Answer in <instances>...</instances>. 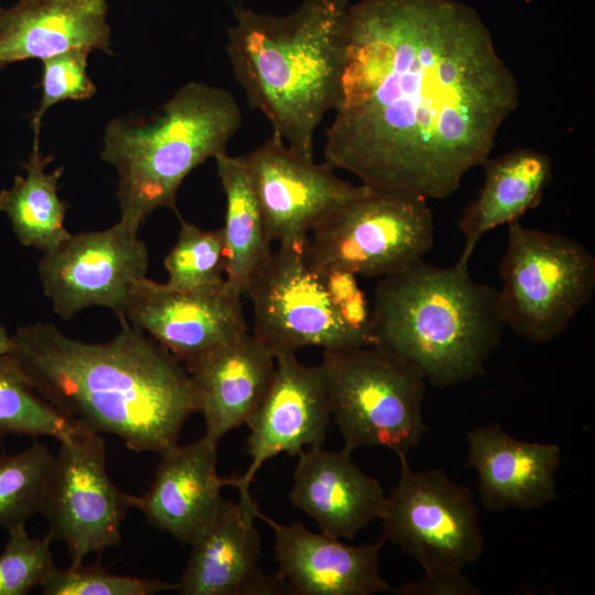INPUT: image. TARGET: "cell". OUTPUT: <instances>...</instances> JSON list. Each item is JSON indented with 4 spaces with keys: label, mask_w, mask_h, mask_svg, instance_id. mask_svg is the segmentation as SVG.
<instances>
[{
    "label": "cell",
    "mask_w": 595,
    "mask_h": 595,
    "mask_svg": "<svg viewBox=\"0 0 595 595\" xmlns=\"http://www.w3.org/2000/svg\"><path fill=\"white\" fill-rule=\"evenodd\" d=\"M520 101L478 14L454 0L349 6L324 158L377 191L445 199L490 156Z\"/></svg>",
    "instance_id": "1"
},
{
    "label": "cell",
    "mask_w": 595,
    "mask_h": 595,
    "mask_svg": "<svg viewBox=\"0 0 595 595\" xmlns=\"http://www.w3.org/2000/svg\"><path fill=\"white\" fill-rule=\"evenodd\" d=\"M105 343H86L50 323L20 327L8 354L31 386L77 425L119 437L134 452L178 443L197 412L188 371L141 329L121 321Z\"/></svg>",
    "instance_id": "2"
},
{
    "label": "cell",
    "mask_w": 595,
    "mask_h": 595,
    "mask_svg": "<svg viewBox=\"0 0 595 595\" xmlns=\"http://www.w3.org/2000/svg\"><path fill=\"white\" fill-rule=\"evenodd\" d=\"M347 0H304L288 15L236 11L226 51L251 107L273 136L313 158L324 116L334 110L345 60Z\"/></svg>",
    "instance_id": "3"
},
{
    "label": "cell",
    "mask_w": 595,
    "mask_h": 595,
    "mask_svg": "<svg viewBox=\"0 0 595 595\" xmlns=\"http://www.w3.org/2000/svg\"><path fill=\"white\" fill-rule=\"evenodd\" d=\"M468 263L458 258L451 267H436L420 259L380 278L375 289V344L440 388L483 375L506 326L498 290L475 281Z\"/></svg>",
    "instance_id": "4"
},
{
    "label": "cell",
    "mask_w": 595,
    "mask_h": 595,
    "mask_svg": "<svg viewBox=\"0 0 595 595\" xmlns=\"http://www.w3.org/2000/svg\"><path fill=\"white\" fill-rule=\"evenodd\" d=\"M240 123V108L228 90L195 82L176 90L152 120H111L101 159L118 173L119 220L139 230L155 209L176 212L184 178L226 152Z\"/></svg>",
    "instance_id": "5"
},
{
    "label": "cell",
    "mask_w": 595,
    "mask_h": 595,
    "mask_svg": "<svg viewBox=\"0 0 595 595\" xmlns=\"http://www.w3.org/2000/svg\"><path fill=\"white\" fill-rule=\"evenodd\" d=\"M318 366L344 448L407 455L420 444L426 380L415 366L377 344L325 350Z\"/></svg>",
    "instance_id": "6"
},
{
    "label": "cell",
    "mask_w": 595,
    "mask_h": 595,
    "mask_svg": "<svg viewBox=\"0 0 595 595\" xmlns=\"http://www.w3.org/2000/svg\"><path fill=\"white\" fill-rule=\"evenodd\" d=\"M500 275L506 326L531 343H549L592 301L595 258L573 238L515 221Z\"/></svg>",
    "instance_id": "7"
},
{
    "label": "cell",
    "mask_w": 595,
    "mask_h": 595,
    "mask_svg": "<svg viewBox=\"0 0 595 595\" xmlns=\"http://www.w3.org/2000/svg\"><path fill=\"white\" fill-rule=\"evenodd\" d=\"M433 245L434 220L425 198L367 187L320 219L303 253L316 274L339 268L380 279L423 259Z\"/></svg>",
    "instance_id": "8"
},
{
    "label": "cell",
    "mask_w": 595,
    "mask_h": 595,
    "mask_svg": "<svg viewBox=\"0 0 595 595\" xmlns=\"http://www.w3.org/2000/svg\"><path fill=\"white\" fill-rule=\"evenodd\" d=\"M397 456L400 477L387 496L382 537L415 560L425 575L463 572L485 549L470 489L443 469L413 470L405 454Z\"/></svg>",
    "instance_id": "9"
},
{
    "label": "cell",
    "mask_w": 595,
    "mask_h": 595,
    "mask_svg": "<svg viewBox=\"0 0 595 595\" xmlns=\"http://www.w3.org/2000/svg\"><path fill=\"white\" fill-rule=\"evenodd\" d=\"M252 336L274 357L315 346L338 350L374 345L340 321L303 246H279L250 281Z\"/></svg>",
    "instance_id": "10"
},
{
    "label": "cell",
    "mask_w": 595,
    "mask_h": 595,
    "mask_svg": "<svg viewBox=\"0 0 595 595\" xmlns=\"http://www.w3.org/2000/svg\"><path fill=\"white\" fill-rule=\"evenodd\" d=\"M60 444L41 512L47 533L66 544L71 565H76L90 553L120 543L121 523L132 508L131 494L110 479L99 433L82 428Z\"/></svg>",
    "instance_id": "11"
},
{
    "label": "cell",
    "mask_w": 595,
    "mask_h": 595,
    "mask_svg": "<svg viewBox=\"0 0 595 595\" xmlns=\"http://www.w3.org/2000/svg\"><path fill=\"white\" fill-rule=\"evenodd\" d=\"M148 267L149 251L138 230L119 220L104 230L71 234L43 253L39 275L63 320L104 306L122 321L130 292L147 278Z\"/></svg>",
    "instance_id": "12"
},
{
    "label": "cell",
    "mask_w": 595,
    "mask_h": 595,
    "mask_svg": "<svg viewBox=\"0 0 595 595\" xmlns=\"http://www.w3.org/2000/svg\"><path fill=\"white\" fill-rule=\"evenodd\" d=\"M244 158L268 238L279 246H303L321 218L367 190L273 134Z\"/></svg>",
    "instance_id": "13"
},
{
    "label": "cell",
    "mask_w": 595,
    "mask_h": 595,
    "mask_svg": "<svg viewBox=\"0 0 595 595\" xmlns=\"http://www.w3.org/2000/svg\"><path fill=\"white\" fill-rule=\"evenodd\" d=\"M241 294L226 281L180 291L148 278L132 288L125 318L184 366L249 332Z\"/></svg>",
    "instance_id": "14"
},
{
    "label": "cell",
    "mask_w": 595,
    "mask_h": 595,
    "mask_svg": "<svg viewBox=\"0 0 595 595\" xmlns=\"http://www.w3.org/2000/svg\"><path fill=\"white\" fill-rule=\"evenodd\" d=\"M329 402L320 366L302 364L295 354L275 357L272 381L246 423L250 434L247 453L251 461L240 477L224 478L225 485L248 491L259 468L281 453L298 456L322 446L331 421Z\"/></svg>",
    "instance_id": "15"
},
{
    "label": "cell",
    "mask_w": 595,
    "mask_h": 595,
    "mask_svg": "<svg viewBox=\"0 0 595 595\" xmlns=\"http://www.w3.org/2000/svg\"><path fill=\"white\" fill-rule=\"evenodd\" d=\"M257 504L250 490L239 501L226 500L192 550L176 592L181 595H279L290 594L275 574L259 566L261 539L255 526Z\"/></svg>",
    "instance_id": "16"
},
{
    "label": "cell",
    "mask_w": 595,
    "mask_h": 595,
    "mask_svg": "<svg viewBox=\"0 0 595 595\" xmlns=\"http://www.w3.org/2000/svg\"><path fill=\"white\" fill-rule=\"evenodd\" d=\"M274 531L277 575L293 595H374L391 592L380 575V540L349 545L323 532L310 531L301 522L277 523L262 515Z\"/></svg>",
    "instance_id": "17"
},
{
    "label": "cell",
    "mask_w": 595,
    "mask_h": 595,
    "mask_svg": "<svg viewBox=\"0 0 595 595\" xmlns=\"http://www.w3.org/2000/svg\"><path fill=\"white\" fill-rule=\"evenodd\" d=\"M217 443L203 436L162 453L150 488L131 495L137 508L156 529L192 544L220 511L224 478L217 473Z\"/></svg>",
    "instance_id": "18"
},
{
    "label": "cell",
    "mask_w": 595,
    "mask_h": 595,
    "mask_svg": "<svg viewBox=\"0 0 595 595\" xmlns=\"http://www.w3.org/2000/svg\"><path fill=\"white\" fill-rule=\"evenodd\" d=\"M466 441L465 466L475 470L488 511L533 510L556 498L558 444L516 439L498 423L470 430Z\"/></svg>",
    "instance_id": "19"
},
{
    "label": "cell",
    "mask_w": 595,
    "mask_h": 595,
    "mask_svg": "<svg viewBox=\"0 0 595 595\" xmlns=\"http://www.w3.org/2000/svg\"><path fill=\"white\" fill-rule=\"evenodd\" d=\"M351 452L311 447L298 455L291 505L311 517L321 532L354 539L374 520H381L387 495L376 478L351 459Z\"/></svg>",
    "instance_id": "20"
},
{
    "label": "cell",
    "mask_w": 595,
    "mask_h": 595,
    "mask_svg": "<svg viewBox=\"0 0 595 595\" xmlns=\"http://www.w3.org/2000/svg\"><path fill=\"white\" fill-rule=\"evenodd\" d=\"M204 418L207 439L217 443L247 423L272 381L275 357L250 332L185 365Z\"/></svg>",
    "instance_id": "21"
},
{
    "label": "cell",
    "mask_w": 595,
    "mask_h": 595,
    "mask_svg": "<svg viewBox=\"0 0 595 595\" xmlns=\"http://www.w3.org/2000/svg\"><path fill=\"white\" fill-rule=\"evenodd\" d=\"M76 48L111 52L106 0H20L0 9V68Z\"/></svg>",
    "instance_id": "22"
},
{
    "label": "cell",
    "mask_w": 595,
    "mask_h": 595,
    "mask_svg": "<svg viewBox=\"0 0 595 595\" xmlns=\"http://www.w3.org/2000/svg\"><path fill=\"white\" fill-rule=\"evenodd\" d=\"M483 166V186L459 220L464 237L459 258L466 261L485 234L520 221L524 213L537 207L552 177L550 156L527 148L495 159L489 156Z\"/></svg>",
    "instance_id": "23"
},
{
    "label": "cell",
    "mask_w": 595,
    "mask_h": 595,
    "mask_svg": "<svg viewBox=\"0 0 595 595\" xmlns=\"http://www.w3.org/2000/svg\"><path fill=\"white\" fill-rule=\"evenodd\" d=\"M214 159L226 199L221 227L227 258L225 281L242 295L270 257L272 244L244 155L231 156L223 152Z\"/></svg>",
    "instance_id": "24"
},
{
    "label": "cell",
    "mask_w": 595,
    "mask_h": 595,
    "mask_svg": "<svg viewBox=\"0 0 595 595\" xmlns=\"http://www.w3.org/2000/svg\"><path fill=\"white\" fill-rule=\"evenodd\" d=\"M52 156H44L40 141L22 166L25 176H17L10 188L0 192V210L9 218L21 245L42 253L51 251L71 234L65 228L67 205L57 193L63 169L46 171Z\"/></svg>",
    "instance_id": "25"
},
{
    "label": "cell",
    "mask_w": 595,
    "mask_h": 595,
    "mask_svg": "<svg viewBox=\"0 0 595 595\" xmlns=\"http://www.w3.org/2000/svg\"><path fill=\"white\" fill-rule=\"evenodd\" d=\"M79 429L40 396L9 355L0 356V436H51L62 442Z\"/></svg>",
    "instance_id": "26"
},
{
    "label": "cell",
    "mask_w": 595,
    "mask_h": 595,
    "mask_svg": "<svg viewBox=\"0 0 595 595\" xmlns=\"http://www.w3.org/2000/svg\"><path fill=\"white\" fill-rule=\"evenodd\" d=\"M54 455L42 443L0 456V527L25 526L41 512Z\"/></svg>",
    "instance_id": "27"
},
{
    "label": "cell",
    "mask_w": 595,
    "mask_h": 595,
    "mask_svg": "<svg viewBox=\"0 0 595 595\" xmlns=\"http://www.w3.org/2000/svg\"><path fill=\"white\" fill-rule=\"evenodd\" d=\"M180 220L177 240L164 259L169 274L165 284L180 291L221 284L227 261L221 228L204 230Z\"/></svg>",
    "instance_id": "28"
},
{
    "label": "cell",
    "mask_w": 595,
    "mask_h": 595,
    "mask_svg": "<svg viewBox=\"0 0 595 595\" xmlns=\"http://www.w3.org/2000/svg\"><path fill=\"white\" fill-rule=\"evenodd\" d=\"M45 595H153L176 591V582L112 574L99 565L54 567L40 585Z\"/></svg>",
    "instance_id": "29"
},
{
    "label": "cell",
    "mask_w": 595,
    "mask_h": 595,
    "mask_svg": "<svg viewBox=\"0 0 595 595\" xmlns=\"http://www.w3.org/2000/svg\"><path fill=\"white\" fill-rule=\"evenodd\" d=\"M9 539L0 554V595H25L40 586L55 567L47 533L30 537L25 526L8 530Z\"/></svg>",
    "instance_id": "30"
},
{
    "label": "cell",
    "mask_w": 595,
    "mask_h": 595,
    "mask_svg": "<svg viewBox=\"0 0 595 595\" xmlns=\"http://www.w3.org/2000/svg\"><path fill=\"white\" fill-rule=\"evenodd\" d=\"M89 51L76 48L42 61V98L32 117L33 141H40L43 116L54 105L65 100H84L96 93L87 73Z\"/></svg>",
    "instance_id": "31"
},
{
    "label": "cell",
    "mask_w": 595,
    "mask_h": 595,
    "mask_svg": "<svg viewBox=\"0 0 595 595\" xmlns=\"http://www.w3.org/2000/svg\"><path fill=\"white\" fill-rule=\"evenodd\" d=\"M398 595H477V588L463 572L444 575H425L404 583L391 591Z\"/></svg>",
    "instance_id": "32"
},
{
    "label": "cell",
    "mask_w": 595,
    "mask_h": 595,
    "mask_svg": "<svg viewBox=\"0 0 595 595\" xmlns=\"http://www.w3.org/2000/svg\"><path fill=\"white\" fill-rule=\"evenodd\" d=\"M340 321L353 332L369 338L374 344L371 332V307L365 292L358 288L355 293L336 307Z\"/></svg>",
    "instance_id": "33"
},
{
    "label": "cell",
    "mask_w": 595,
    "mask_h": 595,
    "mask_svg": "<svg viewBox=\"0 0 595 595\" xmlns=\"http://www.w3.org/2000/svg\"><path fill=\"white\" fill-rule=\"evenodd\" d=\"M317 275L335 307L350 298L359 288L357 275L345 269L331 268Z\"/></svg>",
    "instance_id": "34"
},
{
    "label": "cell",
    "mask_w": 595,
    "mask_h": 595,
    "mask_svg": "<svg viewBox=\"0 0 595 595\" xmlns=\"http://www.w3.org/2000/svg\"><path fill=\"white\" fill-rule=\"evenodd\" d=\"M12 348V335L0 324V356L8 355Z\"/></svg>",
    "instance_id": "35"
},
{
    "label": "cell",
    "mask_w": 595,
    "mask_h": 595,
    "mask_svg": "<svg viewBox=\"0 0 595 595\" xmlns=\"http://www.w3.org/2000/svg\"><path fill=\"white\" fill-rule=\"evenodd\" d=\"M0 9H1V7H0Z\"/></svg>",
    "instance_id": "36"
}]
</instances>
